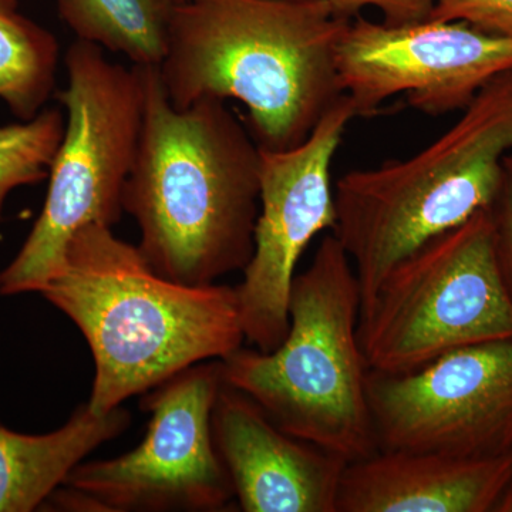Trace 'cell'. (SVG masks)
I'll use <instances>...</instances> for the list:
<instances>
[{
	"label": "cell",
	"mask_w": 512,
	"mask_h": 512,
	"mask_svg": "<svg viewBox=\"0 0 512 512\" xmlns=\"http://www.w3.org/2000/svg\"><path fill=\"white\" fill-rule=\"evenodd\" d=\"M146 101L123 211L141 254L164 278L215 284L254 255L261 150L225 101L185 109L168 100L158 67H143Z\"/></svg>",
	"instance_id": "6da1fadb"
},
{
	"label": "cell",
	"mask_w": 512,
	"mask_h": 512,
	"mask_svg": "<svg viewBox=\"0 0 512 512\" xmlns=\"http://www.w3.org/2000/svg\"><path fill=\"white\" fill-rule=\"evenodd\" d=\"M353 18L328 0H181L163 63L177 109L238 100L261 150L303 143L343 96L336 50Z\"/></svg>",
	"instance_id": "7a4b0ae2"
},
{
	"label": "cell",
	"mask_w": 512,
	"mask_h": 512,
	"mask_svg": "<svg viewBox=\"0 0 512 512\" xmlns=\"http://www.w3.org/2000/svg\"><path fill=\"white\" fill-rule=\"evenodd\" d=\"M39 293L89 343L96 372L87 406L97 416L244 346L235 288L164 278L138 247L104 225L74 234L62 265Z\"/></svg>",
	"instance_id": "3957f363"
},
{
	"label": "cell",
	"mask_w": 512,
	"mask_h": 512,
	"mask_svg": "<svg viewBox=\"0 0 512 512\" xmlns=\"http://www.w3.org/2000/svg\"><path fill=\"white\" fill-rule=\"evenodd\" d=\"M463 111L414 156L349 171L336 183L332 234L355 269L360 315L394 266L493 207L504 158L512 153V70L488 83Z\"/></svg>",
	"instance_id": "277c9868"
},
{
	"label": "cell",
	"mask_w": 512,
	"mask_h": 512,
	"mask_svg": "<svg viewBox=\"0 0 512 512\" xmlns=\"http://www.w3.org/2000/svg\"><path fill=\"white\" fill-rule=\"evenodd\" d=\"M360 288L333 234L293 279L289 329L272 352L241 348L224 357V382L247 394L286 433L348 463L379 450L359 340Z\"/></svg>",
	"instance_id": "5b68a950"
},
{
	"label": "cell",
	"mask_w": 512,
	"mask_h": 512,
	"mask_svg": "<svg viewBox=\"0 0 512 512\" xmlns=\"http://www.w3.org/2000/svg\"><path fill=\"white\" fill-rule=\"evenodd\" d=\"M62 143L49 171L43 210L18 255L0 272V295L40 292L62 265L70 239L87 225L113 228L143 124V67L111 63L101 47L76 40L64 57Z\"/></svg>",
	"instance_id": "8992f818"
},
{
	"label": "cell",
	"mask_w": 512,
	"mask_h": 512,
	"mask_svg": "<svg viewBox=\"0 0 512 512\" xmlns=\"http://www.w3.org/2000/svg\"><path fill=\"white\" fill-rule=\"evenodd\" d=\"M510 338L512 298L490 208L394 266L359 319L367 366L392 375L451 350Z\"/></svg>",
	"instance_id": "52a82bcc"
},
{
	"label": "cell",
	"mask_w": 512,
	"mask_h": 512,
	"mask_svg": "<svg viewBox=\"0 0 512 512\" xmlns=\"http://www.w3.org/2000/svg\"><path fill=\"white\" fill-rule=\"evenodd\" d=\"M221 360L188 367L144 394L150 413L140 446L110 460L82 461L63 485L106 512H220L235 500L212 439Z\"/></svg>",
	"instance_id": "ba28073f"
},
{
	"label": "cell",
	"mask_w": 512,
	"mask_h": 512,
	"mask_svg": "<svg viewBox=\"0 0 512 512\" xmlns=\"http://www.w3.org/2000/svg\"><path fill=\"white\" fill-rule=\"evenodd\" d=\"M379 450L495 457L512 451V338L451 350L406 373H367Z\"/></svg>",
	"instance_id": "9c48e42d"
},
{
	"label": "cell",
	"mask_w": 512,
	"mask_h": 512,
	"mask_svg": "<svg viewBox=\"0 0 512 512\" xmlns=\"http://www.w3.org/2000/svg\"><path fill=\"white\" fill-rule=\"evenodd\" d=\"M357 117L348 94L292 150H261L259 214L255 249L244 279L235 286L245 340L272 352L289 329V298L296 266L312 239L335 228L333 157L350 121Z\"/></svg>",
	"instance_id": "30bf717a"
},
{
	"label": "cell",
	"mask_w": 512,
	"mask_h": 512,
	"mask_svg": "<svg viewBox=\"0 0 512 512\" xmlns=\"http://www.w3.org/2000/svg\"><path fill=\"white\" fill-rule=\"evenodd\" d=\"M336 66L357 117L375 116L396 94L439 117L466 109L488 83L511 72L512 39L464 22L387 25L356 16L340 39Z\"/></svg>",
	"instance_id": "8fae6325"
},
{
	"label": "cell",
	"mask_w": 512,
	"mask_h": 512,
	"mask_svg": "<svg viewBox=\"0 0 512 512\" xmlns=\"http://www.w3.org/2000/svg\"><path fill=\"white\" fill-rule=\"evenodd\" d=\"M211 429L239 510L338 512L348 461L286 433L251 397L225 382Z\"/></svg>",
	"instance_id": "7c38bea8"
},
{
	"label": "cell",
	"mask_w": 512,
	"mask_h": 512,
	"mask_svg": "<svg viewBox=\"0 0 512 512\" xmlns=\"http://www.w3.org/2000/svg\"><path fill=\"white\" fill-rule=\"evenodd\" d=\"M512 478V451L464 458L377 450L348 463L338 512H493Z\"/></svg>",
	"instance_id": "4fadbf2b"
},
{
	"label": "cell",
	"mask_w": 512,
	"mask_h": 512,
	"mask_svg": "<svg viewBox=\"0 0 512 512\" xmlns=\"http://www.w3.org/2000/svg\"><path fill=\"white\" fill-rule=\"evenodd\" d=\"M123 406L104 416L80 404L69 421L52 433L32 436L0 424V512L43 507L70 471L130 426Z\"/></svg>",
	"instance_id": "5bb4252c"
},
{
	"label": "cell",
	"mask_w": 512,
	"mask_h": 512,
	"mask_svg": "<svg viewBox=\"0 0 512 512\" xmlns=\"http://www.w3.org/2000/svg\"><path fill=\"white\" fill-rule=\"evenodd\" d=\"M177 0H56L77 40L126 56L134 66L158 67L167 53Z\"/></svg>",
	"instance_id": "9a60e30c"
},
{
	"label": "cell",
	"mask_w": 512,
	"mask_h": 512,
	"mask_svg": "<svg viewBox=\"0 0 512 512\" xmlns=\"http://www.w3.org/2000/svg\"><path fill=\"white\" fill-rule=\"evenodd\" d=\"M59 42L19 10L0 0V99L23 121L42 111L55 92Z\"/></svg>",
	"instance_id": "2e32d148"
},
{
	"label": "cell",
	"mask_w": 512,
	"mask_h": 512,
	"mask_svg": "<svg viewBox=\"0 0 512 512\" xmlns=\"http://www.w3.org/2000/svg\"><path fill=\"white\" fill-rule=\"evenodd\" d=\"M62 111L43 110L32 120L0 126V220L10 192L49 178L64 134Z\"/></svg>",
	"instance_id": "e0dca14e"
},
{
	"label": "cell",
	"mask_w": 512,
	"mask_h": 512,
	"mask_svg": "<svg viewBox=\"0 0 512 512\" xmlns=\"http://www.w3.org/2000/svg\"><path fill=\"white\" fill-rule=\"evenodd\" d=\"M429 20L464 22L481 32L512 39V0H433Z\"/></svg>",
	"instance_id": "ac0fdd59"
},
{
	"label": "cell",
	"mask_w": 512,
	"mask_h": 512,
	"mask_svg": "<svg viewBox=\"0 0 512 512\" xmlns=\"http://www.w3.org/2000/svg\"><path fill=\"white\" fill-rule=\"evenodd\" d=\"M490 211L494 221L498 265L512 298V153L504 158L503 181Z\"/></svg>",
	"instance_id": "d6986e66"
},
{
	"label": "cell",
	"mask_w": 512,
	"mask_h": 512,
	"mask_svg": "<svg viewBox=\"0 0 512 512\" xmlns=\"http://www.w3.org/2000/svg\"><path fill=\"white\" fill-rule=\"evenodd\" d=\"M333 8L349 18L360 16L366 8H375L387 25H409L429 20L433 0H328Z\"/></svg>",
	"instance_id": "ffe728a7"
},
{
	"label": "cell",
	"mask_w": 512,
	"mask_h": 512,
	"mask_svg": "<svg viewBox=\"0 0 512 512\" xmlns=\"http://www.w3.org/2000/svg\"><path fill=\"white\" fill-rule=\"evenodd\" d=\"M493 512H512V478L495 501Z\"/></svg>",
	"instance_id": "44dd1931"
},
{
	"label": "cell",
	"mask_w": 512,
	"mask_h": 512,
	"mask_svg": "<svg viewBox=\"0 0 512 512\" xmlns=\"http://www.w3.org/2000/svg\"><path fill=\"white\" fill-rule=\"evenodd\" d=\"M177 2H181V0H177Z\"/></svg>",
	"instance_id": "7402d4cb"
}]
</instances>
